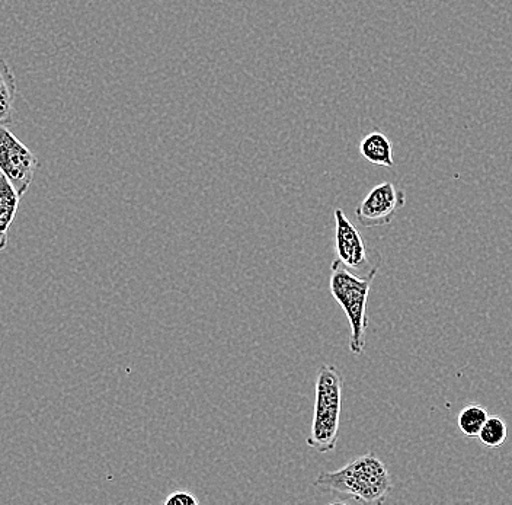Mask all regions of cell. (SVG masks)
<instances>
[{
    "label": "cell",
    "mask_w": 512,
    "mask_h": 505,
    "mask_svg": "<svg viewBox=\"0 0 512 505\" xmlns=\"http://www.w3.org/2000/svg\"><path fill=\"white\" fill-rule=\"evenodd\" d=\"M335 252L334 264L341 265L358 277L377 276L379 267L368 258L363 236L342 209L335 210Z\"/></svg>",
    "instance_id": "277c9868"
},
{
    "label": "cell",
    "mask_w": 512,
    "mask_h": 505,
    "mask_svg": "<svg viewBox=\"0 0 512 505\" xmlns=\"http://www.w3.org/2000/svg\"><path fill=\"white\" fill-rule=\"evenodd\" d=\"M19 198L15 188L0 174V252L8 245V233L18 212Z\"/></svg>",
    "instance_id": "ba28073f"
},
{
    "label": "cell",
    "mask_w": 512,
    "mask_h": 505,
    "mask_svg": "<svg viewBox=\"0 0 512 505\" xmlns=\"http://www.w3.org/2000/svg\"><path fill=\"white\" fill-rule=\"evenodd\" d=\"M38 159L8 127L0 126V174L24 197L34 181Z\"/></svg>",
    "instance_id": "5b68a950"
},
{
    "label": "cell",
    "mask_w": 512,
    "mask_h": 505,
    "mask_svg": "<svg viewBox=\"0 0 512 505\" xmlns=\"http://www.w3.org/2000/svg\"><path fill=\"white\" fill-rule=\"evenodd\" d=\"M331 271L329 290L350 322L351 354L361 356L366 350L367 302L374 278L355 276L334 262L331 264Z\"/></svg>",
    "instance_id": "3957f363"
},
{
    "label": "cell",
    "mask_w": 512,
    "mask_h": 505,
    "mask_svg": "<svg viewBox=\"0 0 512 505\" xmlns=\"http://www.w3.org/2000/svg\"><path fill=\"white\" fill-rule=\"evenodd\" d=\"M341 373L335 366L322 364L316 380L315 411L307 444L318 453L335 450L338 443L342 408Z\"/></svg>",
    "instance_id": "7a4b0ae2"
},
{
    "label": "cell",
    "mask_w": 512,
    "mask_h": 505,
    "mask_svg": "<svg viewBox=\"0 0 512 505\" xmlns=\"http://www.w3.org/2000/svg\"><path fill=\"white\" fill-rule=\"evenodd\" d=\"M488 417L489 414L486 408L480 407V405H467L466 408L460 411L457 424H459L460 431L464 436L469 437V439H478L480 430H482Z\"/></svg>",
    "instance_id": "30bf717a"
},
{
    "label": "cell",
    "mask_w": 512,
    "mask_h": 505,
    "mask_svg": "<svg viewBox=\"0 0 512 505\" xmlns=\"http://www.w3.org/2000/svg\"><path fill=\"white\" fill-rule=\"evenodd\" d=\"M508 437V427L502 418L488 417L480 430L478 439L489 449H498Z\"/></svg>",
    "instance_id": "8fae6325"
},
{
    "label": "cell",
    "mask_w": 512,
    "mask_h": 505,
    "mask_svg": "<svg viewBox=\"0 0 512 505\" xmlns=\"http://www.w3.org/2000/svg\"><path fill=\"white\" fill-rule=\"evenodd\" d=\"M360 155L373 165L393 168V145L382 131L374 130L367 134L360 143Z\"/></svg>",
    "instance_id": "52a82bcc"
},
{
    "label": "cell",
    "mask_w": 512,
    "mask_h": 505,
    "mask_svg": "<svg viewBox=\"0 0 512 505\" xmlns=\"http://www.w3.org/2000/svg\"><path fill=\"white\" fill-rule=\"evenodd\" d=\"M406 204V194L398 190L392 182L376 185L355 209V217L364 228L389 226Z\"/></svg>",
    "instance_id": "8992f818"
},
{
    "label": "cell",
    "mask_w": 512,
    "mask_h": 505,
    "mask_svg": "<svg viewBox=\"0 0 512 505\" xmlns=\"http://www.w3.org/2000/svg\"><path fill=\"white\" fill-rule=\"evenodd\" d=\"M165 505H198L197 498L188 491H175L163 501Z\"/></svg>",
    "instance_id": "7c38bea8"
},
{
    "label": "cell",
    "mask_w": 512,
    "mask_h": 505,
    "mask_svg": "<svg viewBox=\"0 0 512 505\" xmlns=\"http://www.w3.org/2000/svg\"><path fill=\"white\" fill-rule=\"evenodd\" d=\"M315 485L367 504H383L392 491L390 473L374 453L357 457L338 471L320 473Z\"/></svg>",
    "instance_id": "6da1fadb"
},
{
    "label": "cell",
    "mask_w": 512,
    "mask_h": 505,
    "mask_svg": "<svg viewBox=\"0 0 512 505\" xmlns=\"http://www.w3.org/2000/svg\"><path fill=\"white\" fill-rule=\"evenodd\" d=\"M16 81L14 72L0 57V126L9 124L14 117Z\"/></svg>",
    "instance_id": "9c48e42d"
}]
</instances>
